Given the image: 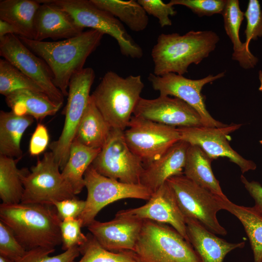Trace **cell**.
<instances>
[{"mask_svg":"<svg viewBox=\"0 0 262 262\" xmlns=\"http://www.w3.org/2000/svg\"><path fill=\"white\" fill-rule=\"evenodd\" d=\"M144 220L115 217L107 222L95 220L87 229L106 249L119 252L133 251Z\"/></svg>","mask_w":262,"mask_h":262,"instance_id":"18","label":"cell"},{"mask_svg":"<svg viewBox=\"0 0 262 262\" xmlns=\"http://www.w3.org/2000/svg\"><path fill=\"white\" fill-rule=\"evenodd\" d=\"M0 262H15L5 257L0 255Z\"/></svg>","mask_w":262,"mask_h":262,"instance_id":"44","label":"cell"},{"mask_svg":"<svg viewBox=\"0 0 262 262\" xmlns=\"http://www.w3.org/2000/svg\"><path fill=\"white\" fill-rule=\"evenodd\" d=\"M99 8L108 12L133 32L144 31L148 24V17L137 0H91Z\"/></svg>","mask_w":262,"mask_h":262,"instance_id":"30","label":"cell"},{"mask_svg":"<svg viewBox=\"0 0 262 262\" xmlns=\"http://www.w3.org/2000/svg\"><path fill=\"white\" fill-rule=\"evenodd\" d=\"M95 78L91 67L84 68L70 79L67 100L64 114V125L61 134L49 148L62 171L68 160L71 145L90 97V89Z\"/></svg>","mask_w":262,"mask_h":262,"instance_id":"9","label":"cell"},{"mask_svg":"<svg viewBox=\"0 0 262 262\" xmlns=\"http://www.w3.org/2000/svg\"><path fill=\"white\" fill-rule=\"evenodd\" d=\"M147 14L157 18L161 27L172 25L170 16L176 15L174 6L169 2L165 3L161 0H138Z\"/></svg>","mask_w":262,"mask_h":262,"instance_id":"39","label":"cell"},{"mask_svg":"<svg viewBox=\"0 0 262 262\" xmlns=\"http://www.w3.org/2000/svg\"><path fill=\"white\" fill-rule=\"evenodd\" d=\"M242 124L231 123L220 127L204 126L179 127L180 140L200 147L212 159L226 157L240 168L242 173L256 168L252 161L243 157L229 145V134L239 129Z\"/></svg>","mask_w":262,"mask_h":262,"instance_id":"15","label":"cell"},{"mask_svg":"<svg viewBox=\"0 0 262 262\" xmlns=\"http://www.w3.org/2000/svg\"><path fill=\"white\" fill-rule=\"evenodd\" d=\"M133 115L176 128L203 126L195 109L183 100L169 96H159L154 99L141 98Z\"/></svg>","mask_w":262,"mask_h":262,"instance_id":"17","label":"cell"},{"mask_svg":"<svg viewBox=\"0 0 262 262\" xmlns=\"http://www.w3.org/2000/svg\"><path fill=\"white\" fill-rule=\"evenodd\" d=\"M166 181L173 190L185 218L197 220L215 234H227L216 216L217 212L223 210L220 196L198 185L183 174L170 177Z\"/></svg>","mask_w":262,"mask_h":262,"instance_id":"10","label":"cell"},{"mask_svg":"<svg viewBox=\"0 0 262 262\" xmlns=\"http://www.w3.org/2000/svg\"><path fill=\"white\" fill-rule=\"evenodd\" d=\"M244 16L246 20V26L244 31L246 35L244 43L246 49H249L250 41L262 37V10L258 0H249Z\"/></svg>","mask_w":262,"mask_h":262,"instance_id":"36","label":"cell"},{"mask_svg":"<svg viewBox=\"0 0 262 262\" xmlns=\"http://www.w3.org/2000/svg\"><path fill=\"white\" fill-rule=\"evenodd\" d=\"M260 143L262 145V140L260 141Z\"/></svg>","mask_w":262,"mask_h":262,"instance_id":"46","label":"cell"},{"mask_svg":"<svg viewBox=\"0 0 262 262\" xmlns=\"http://www.w3.org/2000/svg\"><path fill=\"white\" fill-rule=\"evenodd\" d=\"M225 72L217 75H209L202 79L192 80L182 75L169 73L162 76L150 73L148 77L153 88L160 93V96H174L192 106L199 114L203 125L220 127L226 124L213 118L206 109L205 97L202 94L203 87L225 76Z\"/></svg>","mask_w":262,"mask_h":262,"instance_id":"14","label":"cell"},{"mask_svg":"<svg viewBox=\"0 0 262 262\" xmlns=\"http://www.w3.org/2000/svg\"><path fill=\"white\" fill-rule=\"evenodd\" d=\"M213 160L200 147L190 145L187 152L183 174L213 194L224 196L225 195L211 168Z\"/></svg>","mask_w":262,"mask_h":262,"instance_id":"26","label":"cell"},{"mask_svg":"<svg viewBox=\"0 0 262 262\" xmlns=\"http://www.w3.org/2000/svg\"><path fill=\"white\" fill-rule=\"evenodd\" d=\"M91 165L102 175L129 184H140L144 169L127 144L124 131L114 128Z\"/></svg>","mask_w":262,"mask_h":262,"instance_id":"11","label":"cell"},{"mask_svg":"<svg viewBox=\"0 0 262 262\" xmlns=\"http://www.w3.org/2000/svg\"><path fill=\"white\" fill-rule=\"evenodd\" d=\"M219 40V36L212 31H191L182 35L161 33L151 50L153 74L187 73L190 65H198L209 56Z\"/></svg>","mask_w":262,"mask_h":262,"instance_id":"3","label":"cell"},{"mask_svg":"<svg viewBox=\"0 0 262 262\" xmlns=\"http://www.w3.org/2000/svg\"><path fill=\"white\" fill-rule=\"evenodd\" d=\"M220 200L223 210L234 215L242 224L249 240L254 262H262V214L253 207L234 204L226 196H220Z\"/></svg>","mask_w":262,"mask_h":262,"instance_id":"29","label":"cell"},{"mask_svg":"<svg viewBox=\"0 0 262 262\" xmlns=\"http://www.w3.org/2000/svg\"><path fill=\"white\" fill-rule=\"evenodd\" d=\"M29 115L19 116L12 111L0 112V155L20 159V142L27 129L33 122Z\"/></svg>","mask_w":262,"mask_h":262,"instance_id":"25","label":"cell"},{"mask_svg":"<svg viewBox=\"0 0 262 262\" xmlns=\"http://www.w3.org/2000/svg\"><path fill=\"white\" fill-rule=\"evenodd\" d=\"M100 149L86 147L73 140L68 160L61 173L71 187L75 195L81 193L85 187L84 173Z\"/></svg>","mask_w":262,"mask_h":262,"instance_id":"28","label":"cell"},{"mask_svg":"<svg viewBox=\"0 0 262 262\" xmlns=\"http://www.w3.org/2000/svg\"><path fill=\"white\" fill-rule=\"evenodd\" d=\"M85 205V200L78 199L76 197L56 201L53 204L62 220L78 218L83 211Z\"/></svg>","mask_w":262,"mask_h":262,"instance_id":"40","label":"cell"},{"mask_svg":"<svg viewBox=\"0 0 262 262\" xmlns=\"http://www.w3.org/2000/svg\"><path fill=\"white\" fill-rule=\"evenodd\" d=\"M39 1L41 5L35 16L33 40L66 39L83 32L67 13L44 0Z\"/></svg>","mask_w":262,"mask_h":262,"instance_id":"20","label":"cell"},{"mask_svg":"<svg viewBox=\"0 0 262 262\" xmlns=\"http://www.w3.org/2000/svg\"><path fill=\"white\" fill-rule=\"evenodd\" d=\"M0 220L12 229L26 250L55 249L62 244L60 227L62 220L54 206L1 204Z\"/></svg>","mask_w":262,"mask_h":262,"instance_id":"2","label":"cell"},{"mask_svg":"<svg viewBox=\"0 0 262 262\" xmlns=\"http://www.w3.org/2000/svg\"><path fill=\"white\" fill-rule=\"evenodd\" d=\"M5 101L15 115H29L37 120L55 115L62 106L44 93L29 90L15 91L5 97Z\"/></svg>","mask_w":262,"mask_h":262,"instance_id":"22","label":"cell"},{"mask_svg":"<svg viewBox=\"0 0 262 262\" xmlns=\"http://www.w3.org/2000/svg\"><path fill=\"white\" fill-rule=\"evenodd\" d=\"M26 252L12 229L0 220V255L16 262Z\"/></svg>","mask_w":262,"mask_h":262,"instance_id":"37","label":"cell"},{"mask_svg":"<svg viewBox=\"0 0 262 262\" xmlns=\"http://www.w3.org/2000/svg\"><path fill=\"white\" fill-rule=\"evenodd\" d=\"M87 241L80 246L82 257L78 262H138L133 251L114 252L103 248L90 233Z\"/></svg>","mask_w":262,"mask_h":262,"instance_id":"33","label":"cell"},{"mask_svg":"<svg viewBox=\"0 0 262 262\" xmlns=\"http://www.w3.org/2000/svg\"><path fill=\"white\" fill-rule=\"evenodd\" d=\"M144 87L140 75L123 78L109 71L104 74L91 96L111 127L124 131L141 98Z\"/></svg>","mask_w":262,"mask_h":262,"instance_id":"4","label":"cell"},{"mask_svg":"<svg viewBox=\"0 0 262 262\" xmlns=\"http://www.w3.org/2000/svg\"><path fill=\"white\" fill-rule=\"evenodd\" d=\"M49 134L46 127L38 123L31 138L29 151L31 155L37 156L42 153L49 144Z\"/></svg>","mask_w":262,"mask_h":262,"instance_id":"41","label":"cell"},{"mask_svg":"<svg viewBox=\"0 0 262 262\" xmlns=\"http://www.w3.org/2000/svg\"><path fill=\"white\" fill-rule=\"evenodd\" d=\"M227 0H171L169 2L173 6L180 5L190 9L198 16L222 14Z\"/></svg>","mask_w":262,"mask_h":262,"instance_id":"38","label":"cell"},{"mask_svg":"<svg viewBox=\"0 0 262 262\" xmlns=\"http://www.w3.org/2000/svg\"><path fill=\"white\" fill-rule=\"evenodd\" d=\"M189 242L202 262H223L227 254L244 247L245 242L229 243L216 236L197 220L185 218Z\"/></svg>","mask_w":262,"mask_h":262,"instance_id":"21","label":"cell"},{"mask_svg":"<svg viewBox=\"0 0 262 262\" xmlns=\"http://www.w3.org/2000/svg\"><path fill=\"white\" fill-rule=\"evenodd\" d=\"M67 13L84 29L98 30L117 41L122 55L131 58L143 55L141 47L128 34L122 23L114 16L95 5L91 0H44Z\"/></svg>","mask_w":262,"mask_h":262,"instance_id":"6","label":"cell"},{"mask_svg":"<svg viewBox=\"0 0 262 262\" xmlns=\"http://www.w3.org/2000/svg\"><path fill=\"white\" fill-rule=\"evenodd\" d=\"M259 78L261 83L259 89L262 92V71L261 70H260L259 72Z\"/></svg>","mask_w":262,"mask_h":262,"instance_id":"45","label":"cell"},{"mask_svg":"<svg viewBox=\"0 0 262 262\" xmlns=\"http://www.w3.org/2000/svg\"><path fill=\"white\" fill-rule=\"evenodd\" d=\"M115 217L148 220L169 225L189 242L185 217L179 206L173 190L167 181L152 193L145 204L119 211Z\"/></svg>","mask_w":262,"mask_h":262,"instance_id":"16","label":"cell"},{"mask_svg":"<svg viewBox=\"0 0 262 262\" xmlns=\"http://www.w3.org/2000/svg\"><path fill=\"white\" fill-rule=\"evenodd\" d=\"M20 90L46 94L41 87L8 61L0 59V93L6 97Z\"/></svg>","mask_w":262,"mask_h":262,"instance_id":"32","label":"cell"},{"mask_svg":"<svg viewBox=\"0 0 262 262\" xmlns=\"http://www.w3.org/2000/svg\"><path fill=\"white\" fill-rule=\"evenodd\" d=\"M124 133L127 144L144 167L180 140L177 128L134 115Z\"/></svg>","mask_w":262,"mask_h":262,"instance_id":"12","label":"cell"},{"mask_svg":"<svg viewBox=\"0 0 262 262\" xmlns=\"http://www.w3.org/2000/svg\"><path fill=\"white\" fill-rule=\"evenodd\" d=\"M87 191L85 208L79 216L82 226L88 227L105 206L118 200L135 198L148 200L152 192L141 184H129L108 178L90 165L84 175Z\"/></svg>","mask_w":262,"mask_h":262,"instance_id":"8","label":"cell"},{"mask_svg":"<svg viewBox=\"0 0 262 262\" xmlns=\"http://www.w3.org/2000/svg\"><path fill=\"white\" fill-rule=\"evenodd\" d=\"M40 5L39 0H1L0 19L16 27L20 36L33 39L35 19Z\"/></svg>","mask_w":262,"mask_h":262,"instance_id":"27","label":"cell"},{"mask_svg":"<svg viewBox=\"0 0 262 262\" xmlns=\"http://www.w3.org/2000/svg\"><path fill=\"white\" fill-rule=\"evenodd\" d=\"M104 33L90 29L68 39L40 41L18 36L22 42L41 58L53 74L54 85L67 96L72 77L83 69L89 55L100 45Z\"/></svg>","mask_w":262,"mask_h":262,"instance_id":"1","label":"cell"},{"mask_svg":"<svg viewBox=\"0 0 262 262\" xmlns=\"http://www.w3.org/2000/svg\"><path fill=\"white\" fill-rule=\"evenodd\" d=\"M55 249L38 247L27 250L24 256L16 262H75L80 252L79 246H74L61 254L50 256Z\"/></svg>","mask_w":262,"mask_h":262,"instance_id":"34","label":"cell"},{"mask_svg":"<svg viewBox=\"0 0 262 262\" xmlns=\"http://www.w3.org/2000/svg\"><path fill=\"white\" fill-rule=\"evenodd\" d=\"M240 179L245 188L254 200L253 208L262 214V185L257 181H248L243 175Z\"/></svg>","mask_w":262,"mask_h":262,"instance_id":"42","label":"cell"},{"mask_svg":"<svg viewBox=\"0 0 262 262\" xmlns=\"http://www.w3.org/2000/svg\"><path fill=\"white\" fill-rule=\"evenodd\" d=\"M17 160L0 155V197L3 204L21 203L24 188L22 176L27 170L19 169Z\"/></svg>","mask_w":262,"mask_h":262,"instance_id":"31","label":"cell"},{"mask_svg":"<svg viewBox=\"0 0 262 262\" xmlns=\"http://www.w3.org/2000/svg\"><path fill=\"white\" fill-rule=\"evenodd\" d=\"M222 15L225 32L233 45L232 59L237 61L244 69L254 68L258 59L246 49L239 37V30L245 16L240 8L239 0H227Z\"/></svg>","mask_w":262,"mask_h":262,"instance_id":"23","label":"cell"},{"mask_svg":"<svg viewBox=\"0 0 262 262\" xmlns=\"http://www.w3.org/2000/svg\"><path fill=\"white\" fill-rule=\"evenodd\" d=\"M0 55L41 87L51 100L63 105L64 96L54 85L49 67L18 35L8 34L0 38Z\"/></svg>","mask_w":262,"mask_h":262,"instance_id":"13","label":"cell"},{"mask_svg":"<svg viewBox=\"0 0 262 262\" xmlns=\"http://www.w3.org/2000/svg\"><path fill=\"white\" fill-rule=\"evenodd\" d=\"M112 129L90 96L74 140L86 147L101 149L107 141Z\"/></svg>","mask_w":262,"mask_h":262,"instance_id":"24","label":"cell"},{"mask_svg":"<svg viewBox=\"0 0 262 262\" xmlns=\"http://www.w3.org/2000/svg\"><path fill=\"white\" fill-rule=\"evenodd\" d=\"M190 144L180 140L161 156L144 167L140 184L152 193L174 176L183 174L186 154Z\"/></svg>","mask_w":262,"mask_h":262,"instance_id":"19","label":"cell"},{"mask_svg":"<svg viewBox=\"0 0 262 262\" xmlns=\"http://www.w3.org/2000/svg\"><path fill=\"white\" fill-rule=\"evenodd\" d=\"M62 248L65 251L74 246H81L88 240L81 230L82 223L79 218H68L60 223Z\"/></svg>","mask_w":262,"mask_h":262,"instance_id":"35","label":"cell"},{"mask_svg":"<svg viewBox=\"0 0 262 262\" xmlns=\"http://www.w3.org/2000/svg\"><path fill=\"white\" fill-rule=\"evenodd\" d=\"M60 170L53 153H45L22 176L24 191L21 203L53 206L55 202L75 197Z\"/></svg>","mask_w":262,"mask_h":262,"instance_id":"7","label":"cell"},{"mask_svg":"<svg viewBox=\"0 0 262 262\" xmlns=\"http://www.w3.org/2000/svg\"><path fill=\"white\" fill-rule=\"evenodd\" d=\"M8 34L22 35L20 31L14 25L0 19V38Z\"/></svg>","mask_w":262,"mask_h":262,"instance_id":"43","label":"cell"},{"mask_svg":"<svg viewBox=\"0 0 262 262\" xmlns=\"http://www.w3.org/2000/svg\"><path fill=\"white\" fill-rule=\"evenodd\" d=\"M138 262H202L190 242L171 226L145 220L133 251Z\"/></svg>","mask_w":262,"mask_h":262,"instance_id":"5","label":"cell"}]
</instances>
